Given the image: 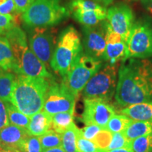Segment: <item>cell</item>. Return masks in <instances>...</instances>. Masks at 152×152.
I'll return each instance as SVG.
<instances>
[{
    "mask_svg": "<svg viewBox=\"0 0 152 152\" xmlns=\"http://www.w3.org/2000/svg\"><path fill=\"white\" fill-rule=\"evenodd\" d=\"M0 14L13 16L18 14L14 0H0Z\"/></svg>",
    "mask_w": 152,
    "mask_h": 152,
    "instance_id": "33",
    "label": "cell"
},
{
    "mask_svg": "<svg viewBox=\"0 0 152 152\" xmlns=\"http://www.w3.org/2000/svg\"><path fill=\"white\" fill-rule=\"evenodd\" d=\"M106 152H134L131 148H119V149H114L108 150Z\"/></svg>",
    "mask_w": 152,
    "mask_h": 152,
    "instance_id": "39",
    "label": "cell"
},
{
    "mask_svg": "<svg viewBox=\"0 0 152 152\" xmlns=\"http://www.w3.org/2000/svg\"><path fill=\"white\" fill-rule=\"evenodd\" d=\"M5 104L7 106L9 123L15 125V126H18L28 130L30 121V117L21 113L10 102H5Z\"/></svg>",
    "mask_w": 152,
    "mask_h": 152,
    "instance_id": "23",
    "label": "cell"
},
{
    "mask_svg": "<svg viewBox=\"0 0 152 152\" xmlns=\"http://www.w3.org/2000/svg\"><path fill=\"white\" fill-rule=\"evenodd\" d=\"M0 152H20L18 149H1Z\"/></svg>",
    "mask_w": 152,
    "mask_h": 152,
    "instance_id": "41",
    "label": "cell"
},
{
    "mask_svg": "<svg viewBox=\"0 0 152 152\" xmlns=\"http://www.w3.org/2000/svg\"><path fill=\"white\" fill-rule=\"evenodd\" d=\"M83 103L81 119L86 125H96L106 128L110 118L116 113L111 102L102 99H83Z\"/></svg>",
    "mask_w": 152,
    "mask_h": 152,
    "instance_id": "11",
    "label": "cell"
},
{
    "mask_svg": "<svg viewBox=\"0 0 152 152\" xmlns=\"http://www.w3.org/2000/svg\"><path fill=\"white\" fill-rule=\"evenodd\" d=\"M10 43L14 57L13 73L30 77L54 79L46 66L41 61L28 46L26 34L18 25L5 34Z\"/></svg>",
    "mask_w": 152,
    "mask_h": 152,
    "instance_id": "3",
    "label": "cell"
},
{
    "mask_svg": "<svg viewBox=\"0 0 152 152\" xmlns=\"http://www.w3.org/2000/svg\"><path fill=\"white\" fill-rule=\"evenodd\" d=\"M132 120L124 114H114L108 122L106 129L112 134L116 132H123L128 128Z\"/></svg>",
    "mask_w": 152,
    "mask_h": 152,
    "instance_id": "24",
    "label": "cell"
},
{
    "mask_svg": "<svg viewBox=\"0 0 152 152\" xmlns=\"http://www.w3.org/2000/svg\"><path fill=\"white\" fill-rule=\"evenodd\" d=\"M152 57V21L142 18L134 22L127 42V58Z\"/></svg>",
    "mask_w": 152,
    "mask_h": 152,
    "instance_id": "8",
    "label": "cell"
},
{
    "mask_svg": "<svg viewBox=\"0 0 152 152\" xmlns=\"http://www.w3.org/2000/svg\"><path fill=\"white\" fill-rule=\"evenodd\" d=\"M121 113L127 115L132 121L152 122V102H141L125 106L121 110Z\"/></svg>",
    "mask_w": 152,
    "mask_h": 152,
    "instance_id": "17",
    "label": "cell"
},
{
    "mask_svg": "<svg viewBox=\"0 0 152 152\" xmlns=\"http://www.w3.org/2000/svg\"><path fill=\"white\" fill-rule=\"evenodd\" d=\"M141 2L147 12L152 15V0H141Z\"/></svg>",
    "mask_w": 152,
    "mask_h": 152,
    "instance_id": "37",
    "label": "cell"
},
{
    "mask_svg": "<svg viewBox=\"0 0 152 152\" xmlns=\"http://www.w3.org/2000/svg\"><path fill=\"white\" fill-rule=\"evenodd\" d=\"M106 20L114 32L128 42L134 22V14L130 6L120 2L107 9Z\"/></svg>",
    "mask_w": 152,
    "mask_h": 152,
    "instance_id": "13",
    "label": "cell"
},
{
    "mask_svg": "<svg viewBox=\"0 0 152 152\" xmlns=\"http://www.w3.org/2000/svg\"><path fill=\"white\" fill-rule=\"evenodd\" d=\"M16 75L0 67V99L4 102H10L11 93Z\"/></svg>",
    "mask_w": 152,
    "mask_h": 152,
    "instance_id": "22",
    "label": "cell"
},
{
    "mask_svg": "<svg viewBox=\"0 0 152 152\" xmlns=\"http://www.w3.org/2000/svg\"><path fill=\"white\" fill-rule=\"evenodd\" d=\"M52 117L43 109L34 114L30 118L28 128V133L31 135L39 137L51 130Z\"/></svg>",
    "mask_w": 152,
    "mask_h": 152,
    "instance_id": "18",
    "label": "cell"
},
{
    "mask_svg": "<svg viewBox=\"0 0 152 152\" xmlns=\"http://www.w3.org/2000/svg\"><path fill=\"white\" fill-rule=\"evenodd\" d=\"M18 23L15 16L0 14V36H4L9 30Z\"/></svg>",
    "mask_w": 152,
    "mask_h": 152,
    "instance_id": "32",
    "label": "cell"
},
{
    "mask_svg": "<svg viewBox=\"0 0 152 152\" xmlns=\"http://www.w3.org/2000/svg\"><path fill=\"white\" fill-rule=\"evenodd\" d=\"M102 128L96 125H88L83 128L80 129L81 134L87 140L92 141L98 132L102 130Z\"/></svg>",
    "mask_w": 152,
    "mask_h": 152,
    "instance_id": "34",
    "label": "cell"
},
{
    "mask_svg": "<svg viewBox=\"0 0 152 152\" xmlns=\"http://www.w3.org/2000/svg\"><path fill=\"white\" fill-rule=\"evenodd\" d=\"M81 39L80 34L72 26L65 28L58 37L50 66L62 78L68 73L80 55L84 52Z\"/></svg>",
    "mask_w": 152,
    "mask_h": 152,
    "instance_id": "4",
    "label": "cell"
},
{
    "mask_svg": "<svg viewBox=\"0 0 152 152\" xmlns=\"http://www.w3.org/2000/svg\"><path fill=\"white\" fill-rule=\"evenodd\" d=\"M131 141L125 135L123 132L112 134V139L108 150L119 149V148H130Z\"/></svg>",
    "mask_w": 152,
    "mask_h": 152,
    "instance_id": "31",
    "label": "cell"
},
{
    "mask_svg": "<svg viewBox=\"0 0 152 152\" xmlns=\"http://www.w3.org/2000/svg\"><path fill=\"white\" fill-rule=\"evenodd\" d=\"M115 100L119 106L152 102V61L127 58L118 68Z\"/></svg>",
    "mask_w": 152,
    "mask_h": 152,
    "instance_id": "1",
    "label": "cell"
},
{
    "mask_svg": "<svg viewBox=\"0 0 152 152\" xmlns=\"http://www.w3.org/2000/svg\"><path fill=\"white\" fill-rule=\"evenodd\" d=\"M76 147L77 152H106L99 149L92 141L85 139L78 128L76 130Z\"/></svg>",
    "mask_w": 152,
    "mask_h": 152,
    "instance_id": "28",
    "label": "cell"
},
{
    "mask_svg": "<svg viewBox=\"0 0 152 152\" xmlns=\"http://www.w3.org/2000/svg\"><path fill=\"white\" fill-rule=\"evenodd\" d=\"M69 11L61 0H35L22 15L23 22L30 27H50L67 18Z\"/></svg>",
    "mask_w": 152,
    "mask_h": 152,
    "instance_id": "5",
    "label": "cell"
},
{
    "mask_svg": "<svg viewBox=\"0 0 152 152\" xmlns=\"http://www.w3.org/2000/svg\"><path fill=\"white\" fill-rule=\"evenodd\" d=\"M14 1L16 4L17 12L18 14H23L35 0H14Z\"/></svg>",
    "mask_w": 152,
    "mask_h": 152,
    "instance_id": "36",
    "label": "cell"
},
{
    "mask_svg": "<svg viewBox=\"0 0 152 152\" xmlns=\"http://www.w3.org/2000/svg\"><path fill=\"white\" fill-rule=\"evenodd\" d=\"M9 125L5 102L0 99V130Z\"/></svg>",
    "mask_w": 152,
    "mask_h": 152,
    "instance_id": "35",
    "label": "cell"
},
{
    "mask_svg": "<svg viewBox=\"0 0 152 152\" xmlns=\"http://www.w3.org/2000/svg\"><path fill=\"white\" fill-rule=\"evenodd\" d=\"M123 133L130 141L152 133L151 121H132Z\"/></svg>",
    "mask_w": 152,
    "mask_h": 152,
    "instance_id": "19",
    "label": "cell"
},
{
    "mask_svg": "<svg viewBox=\"0 0 152 152\" xmlns=\"http://www.w3.org/2000/svg\"><path fill=\"white\" fill-rule=\"evenodd\" d=\"M40 142L42 149L45 150L62 146V134L52 130H49L38 137Z\"/></svg>",
    "mask_w": 152,
    "mask_h": 152,
    "instance_id": "25",
    "label": "cell"
},
{
    "mask_svg": "<svg viewBox=\"0 0 152 152\" xmlns=\"http://www.w3.org/2000/svg\"><path fill=\"white\" fill-rule=\"evenodd\" d=\"M111 139L112 133L106 128H102L94 138L92 142L96 144L99 149L104 151H106L111 143Z\"/></svg>",
    "mask_w": 152,
    "mask_h": 152,
    "instance_id": "30",
    "label": "cell"
},
{
    "mask_svg": "<svg viewBox=\"0 0 152 152\" xmlns=\"http://www.w3.org/2000/svg\"><path fill=\"white\" fill-rule=\"evenodd\" d=\"M77 97L64 85L51 80L50 85L45 95L42 109L49 115L74 112Z\"/></svg>",
    "mask_w": 152,
    "mask_h": 152,
    "instance_id": "9",
    "label": "cell"
},
{
    "mask_svg": "<svg viewBox=\"0 0 152 152\" xmlns=\"http://www.w3.org/2000/svg\"><path fill=\"white\" fill-rule=\"evenodd\" d=\"M1 147H0V151H1Z\"/></svg>",
    "mask_w": 152,
    "mask_h": 152,
    "instance_id": "43",
    "label": "cell"
},
{
    "mask_svg": "<svg viewBox=\"0 0 152 152\" xmlns=\"http://www.w3.org/2000/svg\"><path fill=\"white\" fill-rule=\"evenodd\" d=\"M107 20H105L94 26H83V51L88 56L102 60L105 52L108 33Z\"/></svg>",
    "mask_w": 152,
    "mask_h": 152,
    "instance_id": "10",
    "label": "cell"
},
{
    "mask_svg": "<svg viewBox=\"0 0 152 152\" xmlns=\"http://www.w3.org/2000/svg\"><path fill=\"white\" fill-rule=\"evenodd\" d=\"M92 1H95V2L99 4L100 5L103 6L104 7H107L111 5L115 0H92Z\"/></svg>",
    "mask_w": 152,
    "mask_h": 152,
    "instance_id": "38",
    "label": "cell"
},
{
    "mask_svg": "<svg viewBox=\"0 0 152 152\" xmlns=\"http://www.w3.org/2000/svg\"><path fill=\"white\" fill-rule=\"evenodd\" d=\"M73 18L83 26H94L106 20L107 9L102 7L98 9L72 11Z\"/></svg>",
    "mask_w": 152,
    "mask_h": 152,
    "instance_id": "16",
    "label": "cell"
},
{
    "mask_svg": "<svg viewBox=\"0 0 152 152\" xmlns=\"http://www.w3.org/2000/svg\"><path fill=\"white\" fill-rule=\"evenodd\" d=\"M126 55L127 42L119 34L114 32L109 25L105 52L102 60L115 65L126 59Z\"/></svg>",
    "mask_w": 152,
    "mask_h": 152,
    "instance_id": "14",
    "label": "cell"
},
{
    "mask_svg": "<svg viewBox=\"0 0 152 152\" xmlns=\"http://www.w3.org/2000/svg\"><path fill=\"white\" fill-rule=\"evenodd\" d=\"M20 152H42L41 144L38 137L29 134L23 140L19 147Z\"/></svg>",
    "mask_w": 152,
    "mask_h": 152,
    "instance_id": "29",
    "label": "cell"
},
{
    "mask_svg": "<svg viewBox=\"0 0 152 152\" xmlns=\"http://www.w3.org/2000/svg\"><path fill=\"white\" fill-rule=\"evenodd\" d=\"M74 112H62L52 115L51 130L63 134L73 124Z\"/></svg>",
    "mask_w": 152,
    "mask_h": 152,
    "instance_id": "21",
    "label": "cell"
},
{
    "mask_svg": "<svg viewBox=\"0 0 152 152\" xmlns=\"http://www.w3.org/2000/svg\"><path fill=\"white\" fill-rule=\"evenodd\" d=\"M29 44L32 52L48 67L56 44L53 30L49 27L34 28L30 33Z\"/></svg>",
    "mask_w": 152,
    "mask_h": 152,
    "instance_id": "12",
    "label": "cell"
},
{
    "mask_svg": "<svg viewBox=\"0 0 152 152\" xmlns=\"http://www.w3.org/2000/svg\"><path fill=\"white\" fill-rule=\"evenodd\" d=\"M130 148L134 152H152V133L132 140Z\"/></svg>",
    "mask_w": 152,
    "mask_h": 152,
    "instance_id": "27",
    "label": "cell"
},
{
    "mask_svg": "<svg viewBox=\"0 0 152 152\" xmlns=\"http://www.w3.org/2000/svg\"><path fill=\"white\" fill-rule=\"evenodd\" d=\"M50 81L44 77L16 75L10 102L25 115L33 116L42 109Z\"/></svg>",
    "mask_w": 152,
    "mask_h": 152,
    "instance_id": "2",
    "label": "cell"
},
{
    "mask_svg": "<svg viewBox=\"0 0 152 152\" xmlns=\"http://www.w3.org/2000/svg\"><path fill=\"white\" fill-rule=\"evenodd\" d=\"M28 130L9 125L0 130V147L1 149H18L23 140L29 135Z\"/></svg>",
    "mask_w": 152,
    "mask_h": 152,
    "instance_id": "15",
    "label": "cell"
},
{
    "mask_svg": "<svg viewBox=\"0 0 152 152\" xmlns=\"http://www.w3.org/2000/svg\"><path fill=\"white\" fill-rule=\"evenodd\" d=\"M42 152H65V151H64V149H63L62 147H55V148H52V149L42 150Z\"/></svg>",
    "mask_w": 152,
    "mask_h": 152,
    "instance_id": "40",
    "label": "cell"
},
{
    "mask_svg": "<svg viewBox=\"0 0 152 152\" xmlns=\"http://www.w3.org/2000/svg\"><path fill=\"white\" fill-rule=\"evenodd\" d=\"M75 123L62 134V148L65 152H77L76 147V130Z\"/></svg>",
    "mask_w": 152,
    "mask_h": 152,
    "instance_id": "26",
    "label": "cell"
},
{
    "mask_svg": "<svg viewBox=\"0 0 152 152\" xmlns=\"http://www.w3.org/2000/svg\"><path fill=\"white\" fill-rule=\"evenodd\" d=\"M103 64V61L96 59L83 52L76 59L62 83L76 97L83 91L91 77L97 72Z\"/></svg>",
    "mask_w": 152,
    "mask_h": 152,
    "instance_id": "7",
    "label": "cell"
},
{
    "mask_svg": "<svg viewBox=\"0 0 152 152\" xmlns=\"http://www.w3.org/2000/svg\"><path fill=\"white\" fill-rule=\"evenodd\" d=\"M14 66V57L10 43L5 36H0V67L13 73Z\"/></svg>",
    "mask_w": 152,
    "mask_h": 152,
    "instance_id": "20",
    "label": "cell"
},
{
    "mask_svg": "<svg viewBox=\"0 0 152 152\" xmlns=\"http://www.w3.org/2000/svg\"><path fill=\"white\" fill-rule=\"evenodd\" d=\"M118 68V64H102L82 91L83 99L97 98L111 102L116 91Z\"/></svg>",
    "mask_w": 152,
    "mask_h": 152,
    "instance_id": "6",
    "label": "cell"
},
{
    "mask_svg": "<svg viewBox=\"0 0 152 152\" xmlns=\"http://www.w3.org/2000/svg\"><path fill=\"white\" fill-rule=\"evenodd\" d=\"M128 1H139V0H127Z\"/></svg>",
    "mask_w": 152,
    "mask_h": 152,
    "instance_id": "42",
    "label": "cell"
}]
</instances>
